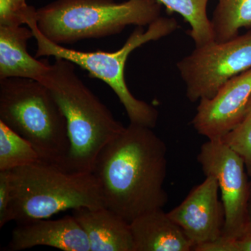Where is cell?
<instances>
[{
    "mask_svg": "<svg viewBox=\"0 0 251 251\" xmlns=\"http://www.w3.org/2000/svg\"><path fill=\"white\" fill-rule=\"evenodd\" d=\"M152 129L130 123L104 147L92 169L104 206L128 224L168 203V150Z\"/></svg>",
    "mask_w": 251,
    "mask_h": 251,
    "instance_id": "1",
    "label": "cell"
},
{
    "mask_svg": "<svg viewBox=\"0 0 251 251\" xmlns=\"http://www.w3.org/2000/svg\"><path fill=\"white\" fill-rule=\"evenodd\" d=\"M50 90L67 122L70 151L66 170L92 173L104 147L126 127L85 85L74 64L55 58L41 80Z\"/></svg>",
    "mask_w": 251,
    "mask_h": 251,
    "instance_id": "2",
    "label": "cell"
},
{
    "mask_svg": "<svg viewBox=\"0 0 251 251\" xmlns=\"http://www.w3.org/2000/svg\"><path fill=\"white\" fill-rule=\"evenodd\" d=\"M0 121L30 143L41 161L67 171L70 151L67 120L42 82L0 79Z\"/></svg>",
    "mask_w": 251,
    "mask_h": 251,
    "instance_id": "3",
    "label": "cell"
},
{
    "mask_svg": "<svg viewBox=\"0 0 251 251\" xmlns=\"http://www.w3.org/2000/svg\"><path fill=\"white\" fill-rule=\"evenodd\" d=\"M11 214L18 224L61 211L105 207L92 173L69 172L41 161L9 171Z\"/></svg>",
    "mask_w": 251,
    "mask_h": 251,
    "instance_id": "4",
    "label": "cell"
},
{
    "mask_svg": "<svg viewBox=\"0 0 251 251\" xmlns=\"http://www.w3.org/2000/svg\"><path fill=\"white\" fill-rule=\"evenodd\" d=\"M161 11L157 0H56L36 10V24L49 40L70 44L116 35L128 25H150Z\"/></svg>",
    "mask_w": 251,
    "mask_h": 251,
    "instance_id": "5",
    "label": "cell"
},
{
    "mask_svg": "<svg viewBox=\"0 0 251 251\" xmlns=\"http://www.w3.org/2000/svg\"><path fill=\"white\" fill-rule=\"evenodd\" d=\"M27 26L33 31L37 49L36 57H52L67 59L87 71L91 77L105 82L116 94L123 105L130 124L153 128L158 118V112L153 105L135 98L126 82L125 66L129 54L150 41L171 35L179 28L174 18L160 17L148 25L137 27L122 49L115 52H83L68 49L52 42L39 31L36 18L31 20Z\"/></svg>",
    "mask_w": 251,
    "mask_h": 251,
    "instance_id": "6",
    "label": "cell"
},
{
    "mask_svg": "<svg viewBox=\"0 0 251 251\" xmlns=\"http://www.w3.org/2000/svg\"><path fill=\"white\" fill-rule=\"evenodd\" d=\"M176 68L191 103L213 98L230 79L251 69V29L229 41L195 48Z\"/></svg>",
    "mask_w": 251,
    "mask_h": 251,
    "instance_id": "7",
    "label": "cell"
},
{
    "mask_svg": "<svg viewBox=\"0 0 251 251\" xmlns=\"http://www.w3.org/2000/svg\"><path fill=\"white\" fill-rule=\"evenodd\" d=\"M197 159L205 176L217 180L221 192L226 222L220 239H237L250 233V181L242 157L222 140H208L201 146Z\"/></svg>",
    "mask_w": 251,
    "mask_h": 251,
    "instance_id": "8",
    "label": "cell"
},
{
    "mask_svg": "<svg viewBox=\"0 0 251 251\" xmlns=\"http://www.w3.org/2000/svg\"><path fill=\"white\" fill-rule=\"evenodd\" d=\"M219 193L217 180L208 175L179 205L168 213L192 243L193 251L222 237L226 215Z\"/></svg>",
    "mask_w": 251,
    "mask_h": 251,
    "instance_id": "9",
    "label": "cell"
},
{
    "mask_svg": "<svg viewBox=\"0 0 251 251\" xmlns=\"http://www.w3.org/2000/svg\"><path fill=\"white\" fill-rule=\"evenodd\" d=\"M251 96V69L230 79L213 98L200 100L191 125L208 140H222L242 120Z\"/></svg>",
    "mask_w": 251,
    "mask_h": 251,
    "instance_id": "10",
    "label": "cell"
},
{
    "mask_svg": "<svg viewBox=\"0 0 251 251\" xmlns=\"http://www.w3.org/2000/svg\"><path fill=\"white\" fill-rule=\"evenodd\" d=\"M38 246L64 251H90L87 234L73 216L18 224L13 230L6 250L22 251Z\"/></svg>",
    "mask_w": 251,
    "mask_h": 251,
    "instance_id": "11",
    "label": "cell"
},
{
    "mask_svg": "<svg viewBox=\"0 0 251 251\" xmlns=\"http://www.w3.org/2000/svg\"><path fill=\"white\" fill-rule=\"evenodd\" d=\"M72 216L85 231L90 251H134L130 224L105 207L79 208Z\"/></svg>",
    "mask_w": 251,
    "mask_h": 251,
    "instance_id": "12",
    "label": "cell"
},
{
    "mask_svg": "<svg viewBox=\"0 0 251 251\" xmlns=\"http://www.w3.org/2000/svg\"><path fill=\"white\" fill-rule=\"evenodd\" d=\"M134 251H190L193 245L163 209L148 211L130 224Z\"/></svg>",
    "mask_w": 251,
    "mask_h": 251,
    "instance_id": "13",
    "label": "cell"
},
{
    "mask_svg": "<svg viewBox=\"0 0 251 251\" xmlns=\"http://www.w3.org/2000/svg\"><path fill=\"white\" fill-rule=\"evenodd\" d=\"M34 34L29 27L0 25V79L23 77L41 82L50 64L29 54L27 41Z\"/></svg>",
    "mask_w": 251,
    "mask_h": 251,
    "instance_id": "14",
    "label": "cell"
},
{
    "mask_svg": "<svg viewBox=\"0 0 251 251\" xmlns=\"http://www.w3.org/2000/svg\"><path fill=\"white\" fill-rule=\"evenodd\" d=\"M214 41L224 42L251 29V0H219L211 20Z\"/></svg>",
    "mask_w": 251,
    "mask_h": 251,
    "instance_id": "15",
    "label": "cell"
},
{
    "mask_svg": "<svg viewBox=\"0 0 251 251\" xmlns=\"http://www.w3.org/2000/svg\"><path fill=\"white\" fill-rule=\"evenodd\" d=\"M166 8L169 14L176 13L191 26L187 31L196 47L214 42V35L211 20L207 16L209 0H157Z\"/></svg>",
    "mask_w": 251,
    "mask_h": 251,
    "instance_id": "16",
    "label": "cell"
},
{
    "mask_svg": "<svg viewBox=\"0 0 251 251\" xmlns=\"http://www.w3.org/2000/svg\"><path fill=\"white\" fill-rule=\"evenodd\" d=\"M30 143L0 121V171H10L41 161Z\"/></svg>",
    "mask_w": 251,
    "mask_h": 251,
    "instance_id": "17",
    "label": "cell"
},
{
    "mask_svg": "<svg viewBox=\"0 0 251 251\" xmlns=\"http://www.w3.org/2000/svg\"><path fill=\"white\" fill-rule=\"evenodd\" d=\"M221 140L242 157L251 176V96L242 120Z\"/></svg>",
    "mask_w": 251,
    "mask_h": 251,
    "instance_id": "18",
    "label": "cell"
},
{
    "mask_svg": "<svg viewBox=\"0 0 251 251\" xmlns=\"http://www.w3.org/2000/svg\"><path fill=\"white\" fill-rule=\"evenodd\" d=\"M36 17V9L26 0H0V25H27Z\"/></svg>",
    "mask_w": 251,
    "mask_h": 251,
    "instance_id": "19",
    "label": "cell"
},
{
    "mask_svg": "<svg viewBox=\"0 0 251 251\" xmlns=\"http://www.w3.org/2000/svg\"><path fill=\"white\" fill-rule=\"evenodd\" d=\"M194 251H251V232L237 239H219L196 248Z\"/></svg>",
    "mask_w": 251,
    "mask_h": 251,
    "instance_id": "20",
    "label": "cell"
},
{
    "mask_svg": "<svg viewBox=\"0 0 251 251\" xmlns=\"http://www.w3.org/2000/svg\"><path fill=\"white\" fill-rule=\"evenodd\" d=\"M9 171H0V228L12 221Z\"/></svg>",
    "mask_w": 251,
    "mask_h": 251,
    "instance_id": "21",
    "label": "cell"
},
{
    "mask_svg": "<svg viewBox=\"0 0 251 251\" xmlns=\"http://www.w3.org/2000/svg\"><path fill=\"white\" fill-rule=\"evenodd\" d=\"M249 221H250V227L251 232V181H250V194H249Z\"/></svg>",
    "mask_w": 251,
    "mask_h": 251,
    "instance_id": "22",
    "label": "cell"
}]
</instances>
